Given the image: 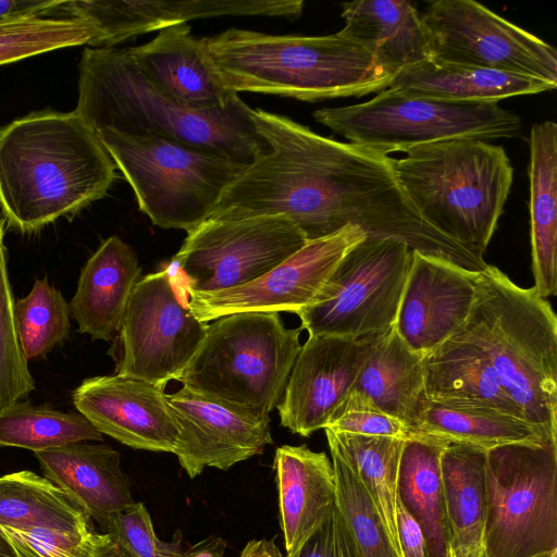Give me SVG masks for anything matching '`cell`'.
Masks as SVG:
<instances>
[{
    "label": "cell",
    "instance_id": "8fae6325",
    "mask_svg": "<svg viewBox=\"0 0 557 557\" xmlns=\"http://www.w3.org/2000/svg\"><path fill=\"white\" fill-rule=\"evenodd\" d=\"M207 326L191 312L186 281L170 262L138 280L129 296L115 374L160 384L177 381Z\"/></svg>",
    "mask_w": 557,
    "mask_h": 557
},
{
    "label": "cell",
    "instance_id": "9c48e42d",
    "mask_svg": "<svg viewBox=\"0 0 557 557\" xmlns=\"http://www.w3.org/2000/svg\"><path fill=\"white\" fill-rule=\"evenodd\" d=\"M485 557L557 550V442L487 449Z\"/></svg>",
    "mask_w": 557,
    "mask_h": 557
},
{
    "label": "cell",
    "instance_id": "ffe728a7",
    "mask_svg": "<svg viewBox=\"0 0 557 557\" xmlns=\"http://www.w3.org/2000/svg\"><path fill=\"white\" fill-rule=\"evenodd\" d=\"M128 51L146 79L182 107L213 109L238 96L220 84L201 38L191 34L188 24L163 28L148 42L128 47Z\"/></svg>",
    "mask_w": 557,
    "mask_h": 557
},
{
    "label": "cell",
    "instance_id": "d6986e66",
    "mask_svg": "<svg viewBox=\"0 0 557 557\" xmlns=\"http://www.w3.org/2000/svg\"><path fill=\"white\" fill-rule=\"evenodd\" d=\"M180 426L173 451L189 478L205 468L227 470L273 443L270 417L236 409L187 388L166 394Z\"/></svg>",
    "mask_w": 557,
    "mask_h": 557
},
{
    "label": "cell",
    "instance_id": "44dd1931",
    "mask_svg": "<svg viewBox=\"0 0 557 557\" xmlns=\"http://www.w3.org/2000/svg\"><path fill=\"white\" fill-rule=\"evenodd\" d=\"M45 478L63 490L101 529L136 502L119 451L77 442L36 451Z\"/></svg>",
    "mask_w": 557,
    "mask_h": 557
},
{
    "label": "cell",
    "instance_id": "4dcf8cb0",
    "mask_svg": "<svg viewBox=\"0 0 557 557\" xmlns=\"http://www.w3.org/2000/svg\"><path fill=\"white\" fill-rule=\"evenodd\" d=\"M487 449L447 443L440 467L450 543H482L486 509Z\"/></svg>",
    "mask_w": 557,
    "mask_h": 557
},
{
    "label": "cell",
    "instance_id": "7bdbcfd3",
    "mask_svg": "<svg viewBox=\"0 0 557 557\" xmlns=\"http://www.w3.org/2000/svg\"><path fill=\"white\" fill-rule=\"evenodd\" d=\"M396 532L400 557H429L420 524L397 499Z\"/></svg>",
    "mask_w": 557,
    "mask_h": 557
},
{
    "label": "cell",
    "instance_id": "681fc988",
    "mask_svg": "<svg viewBox=\"0 0 557 557\" xmlns=\"http://www.w3.org/2000/svg\"><path fill=\"white\" fill-rule=\"evenodd\" d=\"M0 557H16V554L4 536V534L0 531Z\"/></svg>",
    "mask_w": 557,
    "mask_h": 557
},
{
    "label": "cell",
    "instance_id": "52a82bcc",
    "mask_svg": "<svg viewBox=\"0 0 557 557\" xmlns=\"http://www.w3.org/2000/svg\"><path fill=\"white\" fill-rule=\"evenodd\" d=\"M97 133L131 185L139 210L161 228L188 233L200 225L248 166L157 135Z\"/></svg>",
    "mask_w": 557,
    "mask_h": 557
},
{
    "label": "cell",
    "instance_id": "c3c4849f",
    "mask_svg": "<svg viewBox=\"0 0 557 557\" xmlns=\"http://www.w3.org/2000/svg\"><path fill=\"white\" fill-rule=\"evenodd\" d=\"M449 557H485L482 543H450Z\"/></svg>",
    "mask_w": 557,
    "mask_h": 557
},
{
    "label": "cell",
    "instance_id": "1f68e13d",
    "mask_svg": "<svg viewBox=\"0 0 557 557\" xmlns=\"http://www.w3.org/2000/svg\"><path fill=\"white\" fill-rule=\"evenodd\" d=\"M0 525L59 531L94 529L90 517L74 498L28 470L0 476Z\"/></svg>",
    "mask_w": 557,
    "mask_h": 557
},
{
    "label": "cell",
    "instance_id": "7dc6e473",
    "mask_svg": "<svg viewBox=\"0 0 557 557\" xmlns=\"http://www.w3.org/2000/svg\"><path fill=\"white\" fill-rule=\"evenodd\" d=\"M239 557H283V555L273 540L262 539L249 541Z\"/></svg>",
    "mask_w": 557,
    "mask_h": 557
},
{
    "label": "cell",
    "instance_id": "836d02e7",
    "mask_svg": "<svg viewBox=\"0 0 557 557\" xmlns=\"http://www.w3.org/2000/svg\"><path fill=\"white\" fill-rule=\"evenodd\" d=\"M101 440L102 434L79 412H63L26 401L0 410V446L36 453Z\"/></svg>",
    "mask_w": 557,
    "mask_h": 557
},
{
    "label": "cell",
    "instance_id": "816d5d0a",
    "mask_svg": "<svg viewBox=\"0 0 557 557\" xmlns=\"http://www.w3.org/2000/svg\"><path fill=\"white\" fill-rule=\"evenodd\" d=\"M4 246L3 245V227H2V222L0 220V247Z\"/></svg>",
    "mask_w": 557,
    "mask_h": 557
},
{
    "label": "cell",
    "instance_id": "8992f818",
    "mask_svg": "<svg viewBox=\"0 0 557 557\" xmlns=\"http://www.w3.org/2000/svg\"><path fill=\"white\" fill-rule=\"evenodd\" d=\"M301 327L277 312H239L213 320L177 380L188 391L258 416L280 403L301 348Z\"/></svg>",
    "mask_w": 557,
    "mask_h": 557
},
{
    "label": "cell",
    "instance_id": "ee69618b",
    "mask_svg": "<svg viewBox=\"0 0 557 557\" xmlns=\"http://www.w3.org/2000/svg\"><path fill=\"white\" fill-rule=\"evenodd\" d=\"M61 1L0 0V18L17 15H46L53 11H58Z\"/></svg>",
    "mask_w": 557,
    "mask_h": 557
},
{
    "label": "cell",
    "instance_id": "bcb514c9",
    "mask_svg": "<svg viewBox=\"0 0 557 557\" xmlns=\"http://www.w3.org/2000/svg\"><path fill=\"white\" fill-rule=\"evenodd\" d=\"M103 533V532H102ZM94 557H138L109 533H103Z\"/></svg>",
    "mask_w": 557,
    "mask_h": 557
},
{
    "label": "cell",
    "instance_id": "f1b7e54d",
    "mask_svg": "<svg viewBox=\"0 0 557 557\" xmlns=\"http://www.w3.org/2000/svg\"><path fill=\"white\" fill-rule=\"evenodd\" d=\"M411 435L491 449L512 443L557 442L525 419L485 406L430 401L422 398Z\"/></svg>",
    "mask_w": 557,
    "mask_h": 557
},
{
    "label": "cell",
    "instance_id": "d590c367",
    "mask_svg": "<svg viewBox=\"0 0 557 557\" xmlns=\"http://www.w3.org/2000/svg\"><path fill=\"white\" fill-rule=\"evenodd\" d=\"M97 32L79 17L17 15L0 18V65L53 50L90 45Z\"/></svg>",
    "mask_w": 557,
    "mask_h": 557
},
{
    "label": "cell",
    "instance_id": "4316f807",
    "mask_svg": "<svg viewBox=\"0 0 557 557\" xmlns=\"http://www.w3.org/2000/svg\"><path fill=\"white\" fill-rule=\"evenodd\" d=\"M529 215L534 289L557 294V125L533 124L529 137Z\"/></svg>",
    "mask_w": 557,
    "mask_h": 557
},
{
    "label": "cell",
    "instance_id": "277c9868",
    "mask_svg": "<svg viewBox=\"0 0 557 557\" xmlns=\"http://www.w3.org/2000/svg\"><path fill=\"white\" fill-rule=\"evenodd\" d=\"M457 332L485 352L524 418L557 441V318L552 305L534 287L522 288L487 264Z\"/></svg>",
    "mask_w": 557,
    "mask_h": 557
},
{
    "label": "cell",
    "instance_id": "8d00e7d4",
    "mask_svg": "<svg viewBox=\"0 0 557 557\" xmlns=\"http://www.w3.org/2000/svg\"><path fill=\"white\" fill-rule=\"evenodd\" d=\"M70 313L69 304L47 277L37 278L25 297L14 299L15 327L27 361L44 357L67 337Z\"/></svg>",
    "mask_w": 557,
    "mask_h": 557
},
{
    "label": "cell",
    "instance_id": "603a6c76",
    "mask_svg": "<svg viewBox=\"0 0 557 557\" xmlns=\"http://www.w3.org/2000/svg\"><path fill=\"white\" fill-rule=\"evenodd\" d=\"M274 469L286 557L298 552L335 504L332 461L306 445L276 448Z\"/></svg>",
    "mask_w": 557,
    "mask_h": 557
},
{
    "label": "cell",
    "instance_id": "f6af8a7d",
    "mask_svg": "<svg viewBox=\"0 0 557 557\" xmlns=\"http://www.w3.org/2000/svg\"><path fill=\"white\" fill-rule=\"evenodd\" d=\"M226 542L220 537H209L185 550V557H224Z\"/></svg>",
    "mask_w": 557,
    "mask_h": 557
},
{
    "label": "cell",
    "instance_id": "f546056e",
    "mask_svg": "<svg viewBox=\"0 0 557 557\" xmlns=\"http://www.w3.org/2000/svg\"><path fill=\"white\" fill-rule=\"evenodd\" d=\"M424 358L411 350L393 327L366 361L352 389L369 396L410 433L423 398Z\"/></svg>",
    "mask_w": 557,
    "mask_h": 557
},
{
    "label": "cell",
    "instance_id": "7402d4cb",
    "mask_svg": "<svg viewBox=\"0 0 557 557\" xmlns=\"http://www.w3.org/2000/svg\"><path fill=\"white\" fill-rule=\"evenodd\" d=\"M141 268L135 250L119 236L104 239L81 270L70 312L91 339L119 333Z\"/></svg>",
    "mask_w": 557,
    "mask_h": 557
},
{
    "label": "cell",
    "instance_id": "f35d334b",
    "mask_svg": "<svg viewBox=\"0 0 557 557\" xmlns=\"http://www.w3.org/2000/svg\"><path fill=\"white\" fill-rule=\"evenodd\" d=\"M16 557H94L103 533L0 525Z\"/></svg>",
    "mask_w": 557,
    "mask_h": 557
},
{
    "label": "cell",
    "instance_id": "6da1fadb",
    "mask_svg": "<svg viewBox=\"0 0 557 557\" xmlns=\"http://www.w3.org/2000/svg\"><path fill=\"white\" fill-rule=\"evenodd\" d=\"M115 170L98 133L74 110L32 112L0 127V208L21 233L102 198Z\"/></svg>",
    "mask_w": 557,
    "mask_h": 557
},
{
    "label": "cell",
    "instance_id": "9a60e30c",
    "mask_svg": "<svg viewBox=\"0 0 557 557\" xmlns=\"http://www.w3.org/2000/svg\"><path fill=\"white\" fill-rule=\"evenodd\" d=\"M383 336L309 335L276 406L281 424L306 437L324 430Z\"/></svg>",
    "mask_w": 557,
    "mask_h": 557
},
{
    "label": "cell",
    "instance_id": "e0dca14e",
    "mask_svg": "<svg viewBox=\"0 0 557 557\" xmlns=\"http://www.w3.org/2000/svg\"><path fill=\"white\" fill-rule=\"evenodd\" d=\"M480 272L412 250L394 330L426 356L453 336L471 310Z\"/></svg>",
    "mask_w": 557,
    "mask_h": 557
},
{
    "label": "cell",
    "instance_id": "2e32d148",
    "mask_svg": "<svg viewBox=\"0 0 557 557\" xmlns=\"http://www.w3.org/2000/svg\"><path fill=\"white\" fill-rule=\"evenodd\" d=\"M165 386L117 374L94 376L73 391L72 401L101 434L135 449L173 453L180 426Z\"/></svg>",
    "mask_w": 557,
    "mask_h": 557
},
{
    "label": "cell",
    "instance_id": "7c38bea8",
    "mask_svg": "<svg viewBox=\"0 0 557 557\" xmlns=\"http://www.w3.org/2000/svg\"><path fill=\"white\" fill-rule=\"evenodd\" d=\"M187 234L171 262L191 293H213L247 284L308 242L282 215L210 218Z\"/></svg>",
    "mask_w": 557,
    "mask_h": 557
},
{
    "label": "cell",
    "instance_id": "74e56055",
    "mask_svg": "<svg viewBox=\"0 0 557 557\" xmlns=\"http://www.w3.org/2000/svg\"><path fill=\"white\" fill-rule=\"evenodd\" d=\"M14 298L9 280L7 253L0 247V410L20 401L35 389V382L18 341Z\"/></svg>",
    "mask_w": 557,
    "mask_h": 557
},
{
    "label": "cell",
    "instance_id": "484cf974",
    "mask_svg": "<svg viewBox=\"0 0 557 557\" xmlns=\"http://www.w3.org/2000/svg\"><path fill=\"white\" fill-rule=\"evenodd\" d=\"M423 398L492 407L525 419L485 352L459 332L425 356Z\"/></svg>",
    "mask_w": 557,
    "mask_h": 557
},
{
    "label": "cell",
    "instance_id": "5b68a950",
    "mask_svg": "<svg viewBox=\"0 0 557 557\" xmlns=\"http://www.w3.org/2000/svg\"><path fill=\"white\" fill-rule=\"evenodd\" d=\"M394 159L404 194L433 228L483 259L510 193L513 168L502 146L475 138L420 145Z\"/></svg>",
    "mask_w": 557,
    "mask_h": 557
},
{
    "label": "cell",
    "instance_id": "d6a6232c",
    "mask_svg": "<svg viewBox=\"0 0 557 557\" xmlns=\"http://www.w3.org/2000/svg\"><path fill=\"white\" fill-rule=\"evenodd\" d=\"M324 431L327 443L339 449L363 483L399 552L396 532L397 479L405 440L330 429Z\"/></svg>",
    "mask_w": 557,
    "mask_h": 557
},
{
    "label": "cell",
    "instance_id": "7a4b0ae2",
    "mask_svg": "<svg viewBox=\"0 0 557 557\" xmlns=\"http://www.w3.org/2000/svg\"><path fill=\"white\" fill-rule=\"evenodd\" d=\"M74 111L96 132L151 134L249 165L267 149L239 96L205 110L182 107L151 85L128 48L84 49Z\"/></svg>",
    "mask_w": 557,
    "mask_h": 557
},
{
    "label": "cell",
    "instance_id": "ab89813d",
    "mask_svg": "<svg viewBox=\"0 0 557 557\" xmlns=\"http://www.w3.org/2000/svg\"><path fill=\"white\" fill-rule=\"evenodd\" d=\"M102 531L111 534L138 557H185L181 537L170 543L157 536L151 517L143 503H135L116 515Z\"/></svg>",
    "mask_w": 557,
    "mask_h": 557
},
{
    "label": "cell",
    "instance_id": "e575fe53",
    "mask_svg": "<svg viewBox=\"0 0 557 557\" xmlns=\"http://www.w3.org/2000/svg\"><path fill=\"white\" fill-rule=\"evenodd\" d=\"M335 478V503L360 557H400L383 519L351 465L327 443Z\"/></svg>",
    "mask_w": 557,
    "mask_h": 557
},
{
    "label": "cell",
    "instance_id": "3957f363",
    "mask_svg": "<svg viewBox=\"0 0 557 557\" xmlns=\"http://www.w3.org/2000/svg\"><path fill=\"white\" fill-rule=\"evenodd\" d=\"M201 40L220 84L236 94L315 102L379 92L392 81L367 49L341 32L302 36L230 28Z\"/></svg>",
    "mask_w": 557,
    "mask_h": 557
},
{
    "label": "cell",
    "instance_id": "30bf717a",
    "mask_svg": "<svg viewBox=\"0 0 557 557\" xmlns=\"http://www.w3.org/2000/svg\"><path fill=\"white\" fill-rule=\"evenodd\" d=\"M412 250L393 238H370L341 261L313 301L296 314L309 335L361 338L395 324Z\"/></svg>",
    "mask_w": 557,
    "mask_h": 557
},
{
    "label": "cell",
    "instance_id": "ba28073f",
    "mask_svg": "<svg viewBox=\"0 0 557 557\" xmlns=\"http://www.w3.org/2000/svg\"><path fill=\"white\" fill-rule=\"evenodd\" d=\"M320 124L349 143L388 156L455 138L516 137L521 119L497 103L447 102L381 90L370 100L313 112Z\"/></svg>",
    "mask_w": 557,
    "mask_h": 557
},
{
    "label": "cell",
    "instance_id": "d4e9b609",
    "mask_svg": "<svg viewBox=\"0 0 557 557\" xmlns=\"http://www.w3.org/2000/svg\"><path fill=\"white\" fill-rule=\"evenodd\" d=\"M540 78L428 59L396 74L388 89L447 102L497 103L511 97L553 90Z\"/></svg>",
    "mask_w": 557,
    "mask_h": 557
},
{
    "label": "cell",
    "instance_id": "ac0fdd59",
    "mask_svg": "<svg viewBox=\"0 0 557 557\" xmlns=\"http://www.w3.org/2000/svg\"><path fill=\"white\" fill-rule=\"evenodd\" d=\"M302 0H70L58 12L87 20L97 36L92 47H113L153 30L220 16H269L297 20Z\"/></svg>",
    "mask_w": 557,
    "mask_h": 557
},
{
    "label": "cell",
    "instance_id": "cb8c5ba5",
    "mask_svg": "<svg viewBox=\"0 0 557 557\" xmlns=\"http://www.w3.org/2000/svg\"><path fill=\"white\" fill-rule=\"evenodd\" d=\"M339 32L361 45L392 78L431 59L420 13L405 0H358L342 4Z\"/></svg>",
    "mask_w": 557,
    "mask_h": 557
},
{
    "label": "cell",
    "instance_id": "5bb4252c",
    "mask_svg": "<svg viewBox=\"0 0 557 557\" xmlns=\"http://www.w3.org/2000/svg\"><path fill=\"white\" fill-rule=\"evenodd\" d=\"M367 234L358 226L308 240L286 260L242 286L213 293L189 292V307L201 322L239 312H293L309 306L344 257Z\"/></svg>",
    "mask_w": 557,
    "mask_h": 557
},
{
    "label": "cell",
    "instance_id": "83f0119b",
    "mask_svg": "<svg viewBox=\"0 0 557 557\" xmlns=\"http://www.w3.org/2000/svg\"><path fill=\"white\" fill-rule=\"evenodd\" d=\"M447 443L411 435L405 440L397 479V499L420 524L429 557H449L450 529L440 459Z\"/></svg>",
    "mask_w": 557,
    "mask_h": 557
},
{
    "label": "cell",
    "instance_id": "4fadbf2b",
    "mask_svg": "<svg viewBox=\"0 0 557 557\" xmlns=\"http://www.w3.org/2000/svg\"><path fill=\"white\" fill-rule=\"evenodd\" d=\"M420 17L431 59L535 77L557 86L556 49L479 2L432 1Z\"/></svg>",
    "mask_w": 557,
    "mask_h": 557
},
{
    "label": "cell",
    "instance_id": "b9f144b4",
    "mask_svg": "<svg viewBox=\"0 0 557 557\" xmlns=\"http://www.w3.org/2000/svg\"><path fill=\"white\" fill-rule=\"evenodd\" d=\"M290 557H360L347 532L336 503L322 524Z\"/></svg>",
    "mask_w": 557,
    "mask_h": 557
},
{
    "label": "cell",
    "instance_id": "f907efd6",
    "mask_svg": "<svg viewBox=\"0 0 557 557\" xmlns=\"http://www.w3.org/2000/svg\"><path fill=\"white\" fill-rule=\"evenodd\" d=\"M531 557H557V550L546 552Z\"/></svg>",
    "mask_w": 557,
    "mask_h": 557
},
{
    "label": "cell",
    "instance_id": "60d3db41",
    "mask_svg": "<svg viewBox=\"0 0 557 557\" xmlns=\"http://www.w3.org/2000/svg\"><path fill=\"white\" fill-rule=\"evenodd\" d=\"M325 429L360 435L410 437L405 424L384 412L369 396L355 389L338 406Z\"/></svg>",
    "mask_w": 557,
    "mask_h": 557
}]
</instances>
